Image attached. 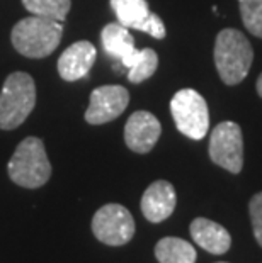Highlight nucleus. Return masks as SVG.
Here are the masks:
<instances>
[{
	"label": "nucleus",
	"mask_w": 262,
	"mask_h": 263,
	"mask_svg": "<svg viewBox=\"0 0 262 263\" xmlns=\"http://www.w3.org/2000/svg\"><path fill=\"white\" fill-rule=\"evenodd\" d=\"M61 36H63V22L41 15L21 19L10 32L12 46L26 58L49 57L58 48Z\"/></svg>",
	"instance_id": "1"
},
{
	"label": "nucleus",
	"mask_w": 262,
	"mask_h": 263,
	"mask_svg": "<svg viewBox=\"0 0 262 263\" xmlns=\"http://www.w3.org/2000/svg\"><path fill=\"white\" fill-rule=\"evenodd\" d=\"M254 49L249 39L237 29H223L215 41V65L226 85H238L252 66Z\"/></svg>",
	"instance_id": "2"
},
{
	"label": "nucleus",
	"mask_w": 262,
	"mask_h": 263,
	"mask_svg": "<svg viewBox=\"0 0 262 263\" xmlns=\"http://www.w3.org/2000/svg\"><path fill=\"white\" fill-rule=\"evenodd\" d=\"M7 170L10 180L21 187H43L51 177V163L48 160L44 143L34 136L22 139L9 161Z\"/></svg>",
	"instance_id": "3"
},
{
	"label": "nucleus",
	"mask_w": 262,
	"mask_h": 263,
	"mask_svg": "<svg viewBox=\"0 0 262 263\" xmlns=\"http://www.w3.org/2000/svg\"><path fill=\"white\" fill-rule=\"evenodd\" d=\"M36 105V85L24 71L10 73L0 92V129H15Z\"/></svg>",
	"instance_id": "4"
},
{
	"label": "nucleus",
	"mask_w": 262,
	"mask_h": 263,
	"mask_svg": "<svg viewBox=\"0 0 262 263\" xmlns=\"http://www.w3.org/2000/svg\"><path fill=\"white\" fill-rule=\"evenodd\" d=\"M170 112L176 127L184 136L203 139L209 129V110L201 93L193 88H182L170 100Z\"/></svg>",
	"instance_id": "5"
},
{
	"label": "nucleus",
	"mask_w": 262,
	"mask_h": 263,
	"mask_svg": "<svg viewBox=\"0 0 262 263\" xmlns=\"http://www.w3.org/2000/svg\"><path fill=\"white\" fill-rule=\"evenodd\" d=\"M136 226L131 212L121 204H106L92 217V233L108 246H123L135 236Z\"/></svg>",
	"instance_id": "6"
},
{
	"label": "nucleus",
	"mask_w": 262,
	"mask_h": 263,
	"mask_svg": "<svg viewBox=\"0 0 262 263\" xmlns=\"http://www.w3.org/2000/svg\"><path fill=\"white\" fill-rule=\"evenodd\" d=\"M209 158L230 173H240L243 166V136L237 122L225 121L209 136Z\"/></svg>",
	"instance_id": "7"
},
{
	"label": "nucleus",
	"mask_w": 262,
	"mask_h": 263,
	"mask_svg": "<svg viewBox=\"0 0 262 263\" xmlns=\"http://www.w3.org/2000/svg\"><path fill=\"white\" fill-rule=\"evenodd\" d=\"M130 104V93L121 85H102L91 93L85 121L92 126L106 124L119 117Z\"/></svg>",
	"instance_id": "8"
},
{
	"label": "nucleus",
	"mask_w": 262,
	"mask_h": 263,
	"mask_svg": "<svg viewBox=\"0 0 262 263\" xmlns=\"http://www.w3.org/2000/svg\"><path fill=\"white\" fill-rule=\"evenodd\" d=\"M162 134L160 121L148 110H136L125 126V143L135 153L145 155L152 151Z\"/></svg>",
	"instance_id": "9"
},
{
	"label": "nucleus",
	"mask_w": 262,
	"mask_h": 263,
	"mask_svg": "<svg viewBox=\"0 0 262 263\" xmlns=\"http://www.w3.org/2000/svg\"><path fill=\"white\" fill-rule=\"evenodd\" d=\"M177 204L176 189L170 182L157 180L145 190L142 197V212L150 222H162L172 216Z\"/></svg>",
	"instance_id": "10"
},
{
	"label": "nucleus",
	"mask_w": 262,
	"mask_h": 263,
	"mask_svg": "<svg viewBox=\"0 0 262 263\" xmlns=\"http://www.w3.org/2000/svg\"><path fill=\"white\" fill-rule=\"evenodd\" d=\"M97 51L92 43L77 41L58 58V73L66 82H75L85 77L96 61Z\"/></svg>",
	"instance_id": "11"
},
{
	"label": "nucleus",
	"mask_w": 262,
	"mask_h": 263,
	"mask_svg": "<svg viewBox=\"0 0 262 263\" xmlns=\"http://www.w3.org/2000/svg\"><path fill=\"white\" fill-rule=\"evenodd\" d=\"M189 231H191L194 243L211 255H223L232 246L230 233L218 222L206 219V217H196L191 222Z\"/></svg>",
	"instance_id": "12"
},
{
	"label": "nucleus",
	"mask_w": 262,
	"mask_h": 263,
	"mask_svg": "<svg viewBox=\"0 0 262 263\" xmlns=\"http://www.w3.org/2000/svg\"><path fill=\"white\" fill-rule=\"evenodd\" d=\"M101 41L106 53L116 60H119L123 66L130 68L133 60L138 54V49L128 27L121 26L119 22H111V24L104 26L101 32Z\"/></svg>",
	"instance_id": "13"
},
{
	"label": "nucleus",
	"mask_w": 262,
	"mask_h": 263,
	"mask_svg": "<svg viewBox=\"0 0 262 263\" xmlns=\"http://www.w3.org/2000/svg\"><path fill=\"white\" fill-rule=\"evenodd\" d=\"M155 256L160 263H194L198 258L191 243L174 236L160 239L155 246Z\"/></svg>",
	"instance_id": "14"
},
{
	"label": "nucleus",
	"mask_w": 262,
	"mask_h": 263,
	"mask_svg": "<svg viewBox=\"0 0 262 263\" xmlns=\"http://www.w3.org/2000/svg\"><path fill=\"white\" fill-rule=\"evenodd\" d=\"M111 7L119 24L128 29H136L150 14L147 0H111Z\"/></svg>",
	"instance_id": "15"
},
{
	"label": "nucleus",
	"mask_w": 262,
	"mask_h": 263,
	"mask_svg": "<svg viewBox=\"0 0 262 263\" xmlns=\"http://www.w3.org/2000/svg\"><path fill=\"white\" fill-rule=\"evenodd\" d=\"M22 5L32 15H41V17L65 22L72 0H22Z\"/></svg>",
	"instance_id": "16"
},
{
	"label": "nucleus",
	"mask_w": 262,
	"mask_h": 263,
	"mask_svg": "<svg viewBox=\"0 0 262 263\" xmlns=\"http://www.w3.org/2000/svg\"><path fill=\"white\" fill-rule=\"evenodd\" d=\"M157 66L159 57L153 49H138V54L133 60L131 66L128 68V80L131 83H142L157 71Z\"/></svg>",
	"instance_id": "17"
},
{
	"label": "nucleus",
	"mask_w": 262,
	"mask_h": 263,
	"mask_svg": "<svg viewBox=\"0 0 262 263\" xmlns=\"http://www.w3.org/2000/svg\"><path fill=\"white\" fill-rule=\"evenodd\" d=\"M238 5L247 31L262 37V0H238Z\"/></svg>",
	"instance_id": "18"
},
{
	"label": "nucleus",
	"mask_w": 262,
	"mask_h": 263,
	"mask_svg": "<svg viewBox=\"0 0 262 263\" xmlns=\"http://www.w3.org/2000/svg\"><path fill=\"white\" fill-rule=\"evenodd\" d=\"M249 212H250V221H252L254 236L257 239V243L262 246V192L255 194L250 199Z\"/></svg>",
	"instance_id": "19"
},
{
	"label": "nucleus",
	"mask_w": 262,
	"mask_h": 263,
	"mask_svg": "<svg viewBox=\"0 0 262 263\" xmlns=\"http://www.w3.org/2000/svg\"><path fill=\"white\" fill-rule=\"evenodd\" d=\"M136 31H142V32H147V34H150L152 37L155 39H164L167 31H165V24L162 22V19L159 17V15H155L150 12L148 17L145 19L140 26L136 27Z\"/></svg>",
	"instance_id": "20"
},
{
	"label": "nucleus",
	"mask_w": 262,
	"mask_h": 263,
	"mask_svg": "<svg viewBox=\"0 0 262 263\" xmlns=\"http://www.w3.org/2000/svg\"><path fill=\"white\" fill-rule=\"evenodd\" d=\"M257 93L260 95V99H262V73H260V77L257 78Z\"/></svg>",
	"instance_id": "21"
},
{
	"label": "nucleus",
	"mask_w": 262,
	"mask_h": 263,
	"mask_svg": "<svg viewBox=\"0 0 262 263\" xmlns=\"http://www.w3.org/2000/svg\"><path fill=\"white\" fill-rule=\"evenodd\" d=\"M218 263H225V261H218Z\"/></svg>",
	"instance_id": "22"
}]
</instances>
